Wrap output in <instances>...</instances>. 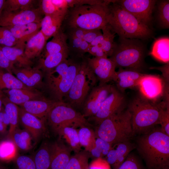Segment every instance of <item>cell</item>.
I'll list each match as a JSON object with an SVG mask.
<instances>
[{
    "mask_svg": "<svg viewBox=\"0 0 169 169\" xmlns=\"http://www.w3.org/2000/svg\"><path fill=\"white\" fill-rule=\"evenodd\" d=\"M138 151L147 169L169 166V136L161 128H153L138 140Z\"/></svg>",
    "mask_w": 169,
    "mask_h": 169,
    "instance_id": "obj_1",
    "label": "cell"
},
{
    "mask_svg": "<svg viewBox=\"0 0 169 169\" xmlns=\"http://www.w3.org/2000/svg\"><path fill=\"white\" fill-rule=\"evenodd\" d=\"M108 25L120 38L145 39L150 38L152 32L148 26L140 22L114 0L108 5Z\"/></svg>",
    "mask_w": 169,
    "mask_h": 169,
    "instance_id": "obj_2",
    "label": "cell"
},
{
    "mask_svg": "<svg viewBox=\"0 0 169 169\" xmlns=\"http://www.w3.org/2000/svg\"><path fill=\"white\" fill-rule=\"evenodd\" d=\"M110 0L102 3L83 5L69 8L65 19L69 28L102 30L108 24Z\"/></svg>",
    "mask_w": 169,
    "mask_h": 169,
    "instance_id": "obj_3",
    "label": "cell"
},
{
    "mask_svg": "<svg viewBox=\"0 0 169 169\" xmlns=\"http://www.w3.org/2000/svg\"><path fill=\"white\" fill-rule=\"evenodd\" d=\"M131 115V125L134 134L145 133L159 124L162 110L160 104L154 103L140 94L127 104Z\"/></svg>",
    "mask_w": 169,
    "mask_h": 169,
    "instance_id": "obj_4",
    "label": "cell"
},
{
    "mask_svg": "<svg viewBox=\"0 0 169 169\" xmlns=\"http://www.w3.org/2000/svg\"><path fill=\"white\" fill-rule=\"evenodd\" d=\"M95 131L96 137L112 145L129 141L135 134L131 123V115L127 108L101 121Z\"/></svg>",
    "mask_w": 169,
    "mask_h": 169,
    "instance_id": "obj_5",
    "label": "cell"
},
{
    "mask_svg": "<svg viewBox=\"0 0 169 169\" xmlns=\"http://www.w3.org/2000/svg\"><path fill=\"white\" fill-rule=\"evenodd\" d=\"M80 63L67 59L55 68L46 72V87L55 101H63L72 84Z\"/></svg>",
    "mask_w": 169,
    "mask_h": 169,
    "instance_id": "obj_6",
    "label": "cell"
},
{
    "mask_svg": "<svg viewBox=\"0 0 169 169\" xmlns=\"http://www.w3.org/2000/svg\"><path fill=\"white\" fill-rule=\"evenodd\" d=\"M144 55V47L138 39L120 38L110 59L116 67L141 72Z\"/></svg>",
    "mask_w": 169,
    "mask_h": 169,
    "instance_id": "obj_7",
    "label": "cell"
},
{
    "mask_svg": "<svg viewBox=\"0 0 169 169\" xmlns=\"http://www.w3.org/2000/svg\"><path fill=\"white\" fill-rule=\"evenodd\" d=\"M97 79L89 66L86 59L80 63L79 68L73 82L65 102L74 108L82 107Z\"/></svg>",
    "mask_w": 169,
    "mask_h": 169,
    "instance_id": "obj_8",
    "label": "cell"
},
{
    "mask_svg": "<svg viewBox=\"0 0 169 169\" xmlns=\"http://www.w3.org/2000/svg\"><path fill=\"white\" fill-rule=\"evenodd\" d=\"M49 125L54 131L63 125L75 128L92 125L86 118L64 101H55L47 116Z\"/></svg>",
    "mask_w": 169,
    "mask_h": 169,
    "instance_id": "obj_9",
    "label": "cell"
},
{
    "mask_svg": "<svg viewBox=\"0 0 169 169\" xmlns=\"http://www.w3.org/2000/svg\"><path fill=\"white\" fill-rule=\"evenodd\" d=\"M168 83L160 76L145 74L137 88L140 94L148 100L162 105L160 99L165 98L169 100Z\"/></svg>",
    "mask_w": 169,
    "mask_h": 169,
    "instance_id": "obj_10",
    "label": "cell"
},
{
    "mask_svg": "<svg viewBox=\"0 0 169 169\" xmlns=\"http://www.w3.org/2000/svg\"><path fill=\"white\" fill-rule=\"evenodd\" d=\"M125 93L118 90L115 85H112L111 91L102 104L94 116L88 120L92 121L98 125L106 118L125 109L127 105Z\"/></svg>",
    "mask_w": 169,
    "mask_h": 169,
    "instance_id": "obj_11",
    "label": "cell"
},
{
    "mask_svg": "<svg viewBox=\"0 0 169 169\" xmlns=\"http://www.w3.org/2000/svg\"><path fill=\"white\" fill-rule=\"evenodd\" d=\"M44 15L39 8L8 11L3 9L0 15V26L7 27L40 23Z\"/></svg>",
    "mask_w": 169,
    "mask_h": 169,
    "instance_id": "obj_12",
    "label": "cell"
},
{
    "mask_svg": "<svg viewBox=\"0 0 169 169\" xmlns=\"http://www.w3.org/2000/svg\"><path fill=\"white\" fill-rule=\"evenodd\" d=\"M124 9L133 15L140 22L148 26L156 1L154 0H114Z\"/></svg>",
    "mask_w": 169,
    "mask_h": 169,
    "instance_id": "obj_13",
    "label": "cell"
},
{
    "mask_svg": "<svg viewBox=\"0 0 169 169\" xmlns=\"http://www.w3.org/2000/svg\"><path fill=\"white\" fill-rule=\"evenodd\" d=\"M112 85L106 84L94 87L87 96L82 107V115L89 118L94 116L111 91Z\"/></svg>",
    "mask_w": 169,
    "mask_h": 169,
    "instance_id": "obj_14",
    "label": "cell"
},
{
    "mask_svg": "<svg viewBox=\"0 0 169 169\" xmlns=\"http://www.w3.org/2000/svg\"><path fill=\"white\" fill-rule=\"evenodd\" d=\"M88 64L99 81L103 84L113 80L115 72L116 66L108 57L86 59Z\"/></svg>",
    "mask_w": 169,
    "mask_h": 169,
    "instance_id": "obj_15",
    "label": "cell"
},
{
    "mask_svg": "<svg viewBox=\"0 0 169 169\" xmlns=\"http://www.w3.org/2000/svg\"><path fill=\"white\" fill-rule=\"evenodd\" d=\"M50 169H66L72 150L61 139L49 143Z\"/></svg>",
    "mask_w": 169,
    "mask_h": 169,
    "instance_id": "obj_16",
    "label": "cell"
},
{
    "mask_svg": "<svg viewBox=\"0 0 169 169\" xmlns=\"http://www.w3.org/2000/svg\"><path fill=\"white\" fill-rule=\"evenodd\" d=\"M145 74L136 70L119 68L115 71L113 80L115 86L121 92L125 93L127 89L137 88Z\"/></svg>",
    "mask_w": 169,
    "mask_h": 169,
    "instance_id": "obj_17",
    "label": "cell"
},
{
    "mask_svg": "<svg viewBox=\"0 0 169 169\" xmlns=\"http://www.w3.org/2000/svg\"><path fill=\"white\" fill-rule=\"evenodd\" d=\"M135 147V145L129 141L115 144L105 156L106 160L113 169H117Z\"/></svg>",
    "mask_w": 169,
    "mask_h": 169,
    "instance_id": "obj_18",
    "label": "cell"
},
{
    "mask_svg": "<svg viewBox=\"0 0 169 169\" xmlns=\"http://www.w3.org/2000/svg\"><path fill=\"white\" fill-rule=\"evenodd\" d=\"M19 119L26 130L36 140L45 132L44 120H42L18 107Z\"/></svg>",
    "mask_w": 169,
    "mask_h": 169,
    "instance_id": "obj_19",
    "label": "cell"
},
{
    "mask_svg": "<svg viewBox=\"0 0 169 169\" xmlns=\"http://www.w3.org/2000/svg\"><path fill=\"white\" fill-rule=\"evenodd\" d=\"M9 29L18 40L15 46L24 50L25 42L39 32L41 23H32L27 24L5 27Z\"/></svg>",
    "mask_w": 169,
    "mask_h": 169,
    "instance_id": "obj_20",
    "label": "cell"
},
{
    "mask_svg": "<svg viewBox=\"0 0 169 169\" xmlns=\"http://www.w3.org/2000/svg\"><path fill=\"white\" fill-rule=\"evenodd\" d=\"M11 72L26 87L33 89L42 83L43 74L37 68H17L14 66Z\"/></svg>",
    "mask_w": 169,
    "mask_h": 169,
    "instance_id": "obj_21",
    "label": "cell"
},
{
    "mask_svg": "<svg viewBox=\"0 0 169 169\" xmlns=\"http://www.w3.org/2000/svg\"><path fill=\"white\" fill-rule=\"evenodd\" d=\"M68 12L61 11L44 17L41 22L40 30L48 39L54 36L60 30Z\"/></svg>",
    "mask_w": 169,
    "mask_h": 169,
    "instance_id": "obj_22",
    "label": "cell"
},
{
    "mask_svg": "<svg viewBox=\"0 0 169 169\" xmlns=\"http://www.w3.org/2000/svg\"><path fill=\"white\" fill-rule=\"evenodd\" d=\"M55 101L43 97L27 101L19 105L25 111L44 120Z\"/></svg>",
    "mask_w": 169,
    "mask_h": 169,
    "instance_id": "obj_23",
    "label": "cell"
},
{
    "mask_svg": "<svg viewBox=\"0 0 169 169\" xmlns=\"http://www.w3.org/2000/svg\"><path fill=\"white\" fill-rule=\"evenodd\" d=\"M3 91L9 100L16 105H20L31 100L44 97L40 93L33 89H5Z\"/></svg>",
    "mask_w": 169,
    "mask_h": 169,
    "instance_id": "obj_24",
    "label": "cell"
},
{
    "mask_svg": "<svg viewBox=\"0 0 169 169\" xmlns=\"http://www.w3.org/2000/svg\"><path fill=\"white\" fill-rule=\"evenodd\" d=\"M2 49L6 57L17 68L30 67L33 63L25 54L24 49L16 46L2 47Z\"/></svg>",
    "mask_w": 169,
    "mask_h": 169,
    "instance_id": "obj_25",
    "label": "cell"
},
{
    "mask_svg": "<svg viewBox=\"0 0 169 169\" xmlns=\"http://www.w3.org/2000/svg\"><path fill=\"white\" fill-rule=\"evenodd\" d=\"M59 137L63 139L72 151L75 153L81 151L78 137V130L71 126L63 125L54 131Z\"/></svg>",
    "mask_w": 169,
    "mask_h": 169,
    "instance_id": "obj_26",
    "label": "cell"
},
{
    "mask_svg": "<svg viewBox=\"0 0 169 169\" xmlns=\"http://www.w3.org/2000/svg\"><path fill=\"white\" fill-rule=\"evenodd\" d=\"M48 39L40 30L29 39L25 44L24 51L29 59L39 55L44 49Z\"/></svg>",
    "mask_w": 169,
    "mask_h": 169,
    "instance_id": "obj_27",
    "label": "cell"
},
{
    "mask_svg": "<svg viewBox=\"0 0 169 169\" xmlns=\"http://www.w3.org/2000/svg\"><path fill=\"white\" fill-rule=\"evenodd\" d=\"M68 38L67 35L61 29L52 39L46 43L44 47V57L50 54L69 51L67 41Z\"/></svg>",
    "mask_w": 169,
    "mask_h": 169,
    "instance_id": "obj_28",
    "label": "cell"
},
{
    "mask_svg": "<svg viewBox=\"0 0 169 169\" xmlns=\"http://www.w3.org/2000/svg\"><path fill=\"white\" fill-rule=\"evenodd\" d=\"M150 54L157 60L167 63L169 61V39L163 38L154 43Z\"/></svg>",
    "mask_w": 169,
    "mask_h": 169,
    "instance_id": "obj_29",
    "label": "cell"
},
{
    "mask_svg": "<svg viewBox=\"0 0 169 169\" xmlns=\"http://www.w3.org/2000/svg\"><path fill=\"white\" fill-rule=\"evenodd\" d=\"M3 104L9 120V125L8 135L10 138L17 129L19 120L18 107L17 105L10 101L6 96L3 99Z\"/></svg>",
    "mask_w": 169,
    "mask_h": 169,
    "instance_id": "obj_30",
    "label": "cell"
},
{
    "mask_svg": "<svg viewBox=\"0 0 169 169\" xmlns=\"http://www.w3.org/2000/svg\"><path fill=\"white\" fill-rule=\"evenodd\" d=\"M78 131L80 146L90 152L95 146L96 138L95 131L90 127L86 126L80 127Z\"/></svg>",
    "mask_w": 169,
    "mask_h": 169,
    "instance_id": "obj_31",
    "label": "cell"
},
{
    "mask_svg": "<svg viewBox=\"0 0 169 169\" xmlns=\"http://www.w3.org/2000/svg\"><path fill=\"white\" fill-rule=\"evenodd\" d=\"M69 51L50 54L41 59L40 67L45 72L51 70L68 59Z\"/></svg>",
    "mask_w": 169,
    "mask_h": 169,
    "instance_id": "obj_32",
    "label": "cell"
},
{
    "mask_svg": "<svg viewBox=\"0 0 169 169\" xmlns=\"http://www.w3.org/2000/svg\"><path fill=\"white\" fill-rule=\"evenodd\" d=\"M49 144L44 143L35 153L33 160L36 169H50Z\"/></svg>",
    "mask_w": 169,
    "mask_h": 169,
    "instance_id": "obj_33",
    "label": "cell"
},
{
    "mask_svg": "<svg viewBox=\"0 0 169 169\" xmlns=\"http://www.w3.org/2000/svg\"><path fill=\"white\" fill-rule=\"evenodd\" d=\"M33 89L25 86L12 73L0 69V89Z\"/></svg>",
    "mask_w": 169,
    "mask_h": 169,
    "instance_id": "obj_34",
    "label": "cell"
},
{
    "mask_svg": "<svg viewBox=\"0 0 169 169\" xmlns=\"http://www.w3.org/2000/svg\"><path fill=\"white\" fill-rule=\"evenodd\" d=\"M89 152L81 150L71 156L66 169H88Z\"/></svg>",
    "mask_w": 169,
    "mask_h": 169,
    "instance_id": "obj_35",
    "label": "cell"
},
{
    "mask_svg": "<svg viewBox=\"0 0 169 169\" xmlns=\"http://www.w3.org/2000/svg\"><path fill=\"white\" fill-rule=\"evenodd\" d=\"M31 136L26 130L17 129L9 138L13 141L16 146L23 150H27L31 147Z\"/></svg>",
    "mask_w": 169,
    "mask_h": 169,
    "instance_id": "obj_36",
    "label": "cell"
},
{
    "mask_svg": "<svg viewBox=\"0 0 169 169\" xmlns=\"http://www.w3.org/2000/svg\"><path fill=\"white\" fill-rule=\"evenodd\" d=\"M102 30L103 39L101 44L99 46L108 57H110L116 44L114 40L115 36V33L111 30L108 24Z\"/></svg>",
    "mask_w": 169,
    "mask_h": 169,
    "instance_id": "obj_37",
    "label": "cell"
},
{
    "mask_svg": "<svg viewBox=\"0 0 169 169\" xmlns=\"http://www.w3.org/2000/svg\"><path fill=\"white\" fill-rule=\"evenodd\" d=\"M16 146L10 138L0 141V161L11 160L16 154Z\"/></svg>",
    "mask_w": 169,
    "mask_h": 169,
    "instance_id": "obj_38",
    "label": "cell"
},
{
    "mask_svg": "<svg viewBox=\"0 0 169 169\" xmlns=\"http://www.w3.org/2000/svg\"><path fill=\"white\" fill-rule=\"evenodd\" d=\"M113 145L99 138L96 137L94 147L90 152V156L96 158L106 156Z\"/></svg>",
    "mask_w": 169,
    "mask_h": 169,
    "instance_id": "obj_39",
    "label": "cell"
},
{
    "mask_svg": "<svg viewBox=\"0 0 169 169\" xmlns=\"http://www.w3.org/2000/svg\"><path fill=\"white\" fill-rule=\"evenodd\" d=\"M158 18L160 23L164 28L169 27V0L160 1L158 6Z\"/></svg>",
    "mask_w": 169,
    "mask_h": 169,
    "instance_id": "obj_40",
    "label": "cell"
},
{
    "mask_svg": "<svg viewBox=\"0 0 169 169\" xmlns=\"http://www.w3.org/2000/svg\"><path fill=\"white\" fill-rule=\"evenodd\" d=\"M32 0H6L4 10L8 11H14L33 8L35 2Z\"/></svg>",
    "mask_w": 169,
    "mask_h": 169,
    "instance_id": "obj_41",
    "label": "cell"
},
{
    "mask_svg": "<svg viewBox=\"0 0 169 169\" xmlns=\"http://www.w3.org/2000/svg\"><path fill=\"white\" fill-rule=\"evenodd\" d=\"M117 169H147L135 155L130 153Z\"/></svg>",
    "mask_w": 169,
    "mask_h": 169,
    "instance_id": "obj_42",
    "label": "cell"
},
{
    "mask_svg": "<svg viewBox=\"0 0 169 169\" xmlns=\"http://www.w3.org/2000/svg\"><path fill=\"white\" fill-rule=\"evenodd\" d=\"M39 8L45 15L53 14L61 11H67L59 9L52 2L51 0L40 1Z\"/></svg>",
    "mask_w": 169,
    "mask_h": 169,
    "instance_id": "obj_43",
    "label": "cell"
},
{
    "mask_svg": "<svg viewBox=\"0 0 169 169\" xmlns=\"http://www.w3.org/2000/svg\"><path fill=\"white\" fill-rule=\"evenodd\" d=\"M16 162L18 169H36L33 159L27 156H18Z\"/></svg>",
    "mask_w": 169,
    "mask_h": 169,
    "instance_id": "obj_44",
    "label": "cell"
},
{
    "mask_svg": "<svg viewBox=\"0 0 169 169\" xmlns=\"http://www.w3.org/2000/svg\"><path fill=\"white\" fill-rule=\"evenodd\" d=\"M161 130L169 136V107L163 109L160 119Z\"/></svg>",
    "mask_w": 169,
    "mask_h": 169,
    "instance_id": "obj_45",
    "label": "cell"
},
{
    "mask_svg": "<svg viewBox=\"0 0 169 169\" xmlns=\"http://www.w3.org/2000/svg\"><path fill=\"white\" fill-rule=\"evenodd\" d=\"M88 169H111L110 165L102 158H96L89 165Z\"/></svg>",
    "mask_w": 169,
    "mask_h": 169,
    "instance_id": "obj_46",
    "label": "cell"
},
{
    "mask_svg": "<svg viewBox=\"0 0 169 169\" xmlns=\"http://www.w3.org/2000/svg\"><path fill=\"white\" fill-rule=\"evenodd\" d=\"M9 123L8 117L4 110H1L0 112V134L3 135L7 131Z\"/></svg>",
    "mask_w": 169,
    "mask_h": 169,
    "instance_id": "obj_47",
    "label": "cell"
},
{
    "mask_svg": "<svg viewBox=\"0 0 169 169\" xmlns=\"http://www.w3.org/2000/svg\"><path fill=\"white\" fill-rule=\"evenodd\" d=\"M14 65L6 57L0 46V68L5 69L8 72L11 73V70Z\"/></svg>",
    "mask_w": 169,
    "mask_h": 169,
    "instance_id": "obj_48",
    "label": "cell"
},
{
    "mask_svg": "<svg viewBox=\"0 0 169 169\" xmlns=\"http://www.w3.org/2000/svg\"><path fill=\"white\" fill-rule=\"evenodd\" d=\"M69 50L71 49L80 54V49L81 42L83 39L75 37L69 34Z\"/></svg>",
    "mask_w": 169,
    "mask_h": 169,
    "instance_id": "obj_49",
    "label": "cell"
},
{
    "mask_svg": "<svg viewBox=\"0 0 169 169\" xmlns=\"http://www.w3.org/2000/svg\"><path fill=\"white\" fill-rule=\"evenodd\" d=\"M0 36L6 40L14 43L16 44V45L18 44L17 39L10 30L6 27L0 26Z\"/></svg>",
    "mask_w": 169,
    "mask_h": 169,
    "instance_id": "obj_50",
    "label": "cell"
},
{
    "mask_svg": "<svg viewBox=\"0 0 169 169\" xmlns=\"http://www.w3.org/2000/svg\"><path fill=\"white\" fill-rule=\"evenodd\" d=\"M100 30V29L87 30L83 40L89 44H90L96 37L102 34Z\"/></svg>",
    "mask_w": 169,
    "mask_h": 169,
    "instance_id": "obj_51",
    "label": "cell"
},
{
    "mask_svg": "<svg viewBox=\"0 0 169 169\" xmlns=\"http://www.w3.org/2000/svg\"><path fill=\"white\" fill-rule=\"evenodd\" d=\"M88 53L95 57H108L106 54L99 45L90 46Z\"/></svg>",
    "mask_w": 169,
    "mask_h": 169,
    "instance_id": "obj_52",
    "label": "cell"
},
{
    "mask_svg": "<svg viewBox=\"0 0 169 169\" xmlns=\"http://www.w3.org/2000/svg\"><path fill=\"white\" fill-rule=\"evenodd\" d=\"M169 62L164 65L158 67H151V69H157L160 71L162 73L164 79L167 83L169 82Z\"/></svg>",
    "mask_w": 169,
    "mask_h": 169,
    "instance_id": "obj_53",
    "label": "cell"
},
{
    "mask_svg": "<svg viewBox=\"0 0 169 169\" xmlns=\"http://www.w3.org/2000/svg\"><path fill=\"white\" fill-rule=\"evenodd\" d=\"M70 29L69 34L77 38L83 39L87 30H85L78 28H73Z\"/></svg>",
    "mask_w": 169,
    "mask_h": 169,
    "instance_id": "obj_54",
    "label": "cell"
},
{
    "mask_svg": "<svg viewBox=\"0 0 169 169\" xmlns=\"http://www.w3.org/2000/svg\"><path fill=\"white\" fill-rule=\"evenodd\" d=\"M90 47L89 44L83 39L80 47V54H82L86 53H88Z\"/></svg>",
    "mask_w": 169,
    "mask_h": 169,
    "instance_id": "obj_55",
    "label": "cell"
},
{
    "mask_svg": "<svg viewBox=\"0 0 169 169\" xmlns=\"http://www.w3.org/2000/svg\"><path fill=\"white\" fill-rule=\"evenodd\" d=\"M103 39L102 33L96 37L90 44V46L100 45L101 44Z\"/></svg>",
    "mask_w": 169,
    "mask_h": 169,
    "instance_id": "obj_56",
    "label": "cell"
},
{
    "mask_svg": "<svg viewBox=\"0 0 169 169\" xmlns=\"http://www.w3.org/2000/svg\"><path fill=\"white\" fill-rule=\"evenodd\" d=\"M5 95L3 91L0 89V112L2 110V106L3 104V100L5 97Z\"/></svg>",
    "mask_w": 169,
    "mask_h": 169,
    "instance_id": "obj_57",
    "label": "cell"
},
{
    "mask_svg": "<svg viewBox=\"0 0 169 169\" xmlns=\"http://www.w3.org/2000/svg\"><path fill=\"white\" fill-rule=\"evenodd\" d=\"M5 2V0H0V15L4 8Z\"/></svg>",
    "mask_w": 169,
    "mask_h": 169,
    "instance_id": "obj_58",
    "label": "cell"
},
{
    "mask_svg": "<svg viewBox=\"0 0 169 169\" xmlns=\"http://www.w3.org/2000/svg\"><path fill=\"white\" fill-rule=\"evenodd\" d=\"M0 169H7L0 164Z\"/></svg>",
    "mask_w": 169,
    "mask_h": 169,
    "instance_id": "obj_59",
    "label": "cell"
},
{
    "mask_svg": "<svg viewBox=\"0 0 169 169\" xmlns=\"http://www.w3.org/2000/svg\"><path fill=\"white\" fill-rule=\"evenodd\" d=\"M163 169H169V166L166 167Z\"/></svg>",
    "mask_w": 169,
    "mask_h": 169,
    "instance_id": "obj_60",
    "label": "cell"
}]
</instances>
